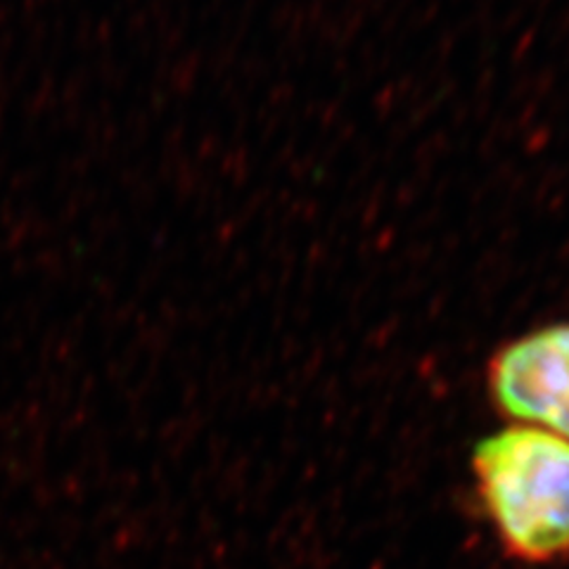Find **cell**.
I'll return each mask as SVG.
<instances>
[{"label": "cell", "instance_id": "cell-1", "mask_svg": "<svg viewBox=\"0 0 569 569\" xmlns=\"http://www.w3.org/2000/svg\"><path fill=\"white\" fill-rule=\"evenodd\" d=\"M472 468L512 556L548 562L569 553V441L510 425L477 443Z\"/></svg>", "mask_w": 569, "mask_h": 569}, {"label": "cell", "instance_id": "cell-2", "mask_svg": "<svg viewBox=\"0 0 569 569\" xmlns=\"http://www.w3.org/2000/svg\"><path fill=\"white\" fill-rule=\"evenodd\" d=\"M487 385L515 425L569 441V323L533 328L496 349Z\"/></svg>", "mask_w": 569, "mask_h": 569}]
</instances>
